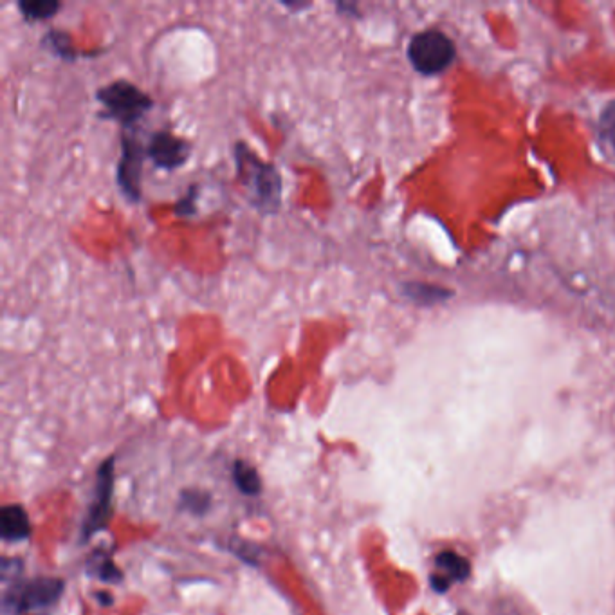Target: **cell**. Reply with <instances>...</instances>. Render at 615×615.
I'll return each instance as SVG.
<instances>
[{"mask_svg": "<svg viewBox=\"0 0 615 615\" xmlns=\"http://www.w3.org/2000/svg\"><path fill=\"white\" fill-rule=\"evenodd\" d=\"M599 130H601L603 138L615 148V101H612L601 114Z\"/></svg>", "mask_w": 615, "mask_h": 615, "instance_id": "cell-14", "label": "cell"}, {"mask_svg": "<svg viewBox=\"0 0 615 615\" xmlns=\"http://www.w3.org/2000/svg\"><path fill=\"white\" fill-rule=\"evenodd\" d=\"M89 574L96 576L101 581H112V583H116V581L121 579L120 570L107 556H101V558L98 556L96 563L92 561L91 565H89Z\"/></svg>", "mask_w": 615, "mask_h": 615, "instance_id": "cell-13", "label": "cell"}, {"mask_svg": "<svg viewBox=\"0 0 615 615\" xmlns=\"http://www.w3.org/2000/svg\"><path fill=\"white\" fill-rule=\"evenodd\" d=\"M64 592V581L56 578H35L29 581H13L4 590L2 608L4 614H26L55 605Z\"/></svg>", "mask_w": 615, "mask_h": 615, "instance_id": "cell-3", "label": "cell"}, {"mask_svg": "<svg viewBox=\"0 0 615 615\" xmlns=\"http://www.w3.org/2000/svg\"><path fill=\"white\" fill-rule=\"evenodd\" d=\"M20 15L28 22H42L55 17L62 10V2L58 0H20L17 2Z\"/></svg>", "mask_w": 615, "mask_h": 615, "instance_id": "cell-10", "label": "cell"}, {"mask_svg": "<svg viewBox=\"0 0 615 615\" xmlns=\"http://www.w3.org/2000/svg\"><path fill=\"white\" fill-rule=\"evenodd\" d=\"M195 199H197V186H190L183 199H179V202L175 204V215H179V217H192L193 213H195Z\"/></svg>", "mask_w": 615, "mask_h": 615, "instance_id": "cell-15", "label": "cell"}, {"mask_svg": "<svg viewBox=\"0 0 615 615\" xmlns=\"http://www.w3.org/2000/svg\"><path fill=\"white\" fill-rule=\"evenodd\" d=\"M112 462L114 460L109 459L103 462L100 471H98V482H96V493H94V500L89 507V513H87V520L83 525V533L85 536H91L103 529V525L109 518V511H111V498H112V482H114V471H112Z\"/></svg>", "mask_w": 615, "mask_h": 615, "instance_id": "cell-7", "label": "cell"}, {"mask_svg": "<svg viewBox=\"0 0 615 615\" xmlns=\"http://www.w3.org/2000/svg\"><path fill=\"white\" fill-rule=\"evenodd\" d=\"M0 531L4 542H22L31 534L28 513L20 505H6L0 516Z\"/></svg>", "mask_w": 615, "mask_h": 615, "instance_id": "cell-9", "label": "cell"}, {"mask_svg": "<svg viewBox=\"0 0 615 615\" xmlns=\"http://www.w3.org/2000/svg\"><path fill=\"white\" fill-rule=\"evenodd\" d=\"M237 177L249 204L262 215H275L282 206V175L273 163L258 157L248 143L239 141L233 147Z\"/></svg>", "mask_w": 615, "mask_h": 615, "instance_id": "cell-1", "label": "cell"}, {"mask_svg": "<svg viewBox=\"0 0 615 615\" xmlns=\"http://www.w3.org/2000/svg\"><path fill=\"white\" fill-rule=\"evenodd\" d=\"M408 60L417 73L426 76L439 74L453 64L455 46L442 31H421L408 44Z\"/></svg>", "mask_w": 615, "mask_h": 615, "instance_id": "cell-4", "label": "cell"}, {"mask_svg": "<svg viewBox=\"0 0 615 615\" xmlns=\"http://www.w3.org/2000/svg\"><path fill=\"white\" fill-rule=\"evenodd\" d=\"M42 46L49 49L58 58L67 60V62H73L78 56V51L74 49L73 42H71V35L65 33V31H60V29L47 31L42 38Z\"/></svg>", "mask_w": 615, "mask_h": 615, "instance_id": "cell-11", "label": "cell"}, {"mask_svg": "<svg viewBox=\"0 0 615 615\" xmlns=\"http://www.w3.org/2000/svg\"><path fill=\"white\" fill-rule=\"evenodd\" d=\"M96 100L103 107L100 118L120 123L123 130H132L152 107L154 100L136 83L116 80L96 91Z\"/></svg>", "mask_w": 615, "mask_h": 615, "instance_id": "cell-2", "label": "cell"}, {"mask_svg": "<svg viewBox=\"0 0 615 615\" xmlns=\"http://www.w3.org/2000/svg\"><path fill=\"white\" fill-rule=\"evenodd\" d=\"M192 145L168 130H157L147 143V157L156 168L172 172L188 163Z\"/></svg>", "mask_w": 615, "mask_h": 615, "instance_id": "cell-6", "label": "cell"}, {"mask_svg": "<svg viewBox=\"0 0 615 615\" xmlns=\"http://www.w3.org/2000/svg\"><path fill=\"white\" fill-rule=\"evenodd\" d=\"M147 157V147L139 143L132 130L121 134V157L116 168V181L130 202L141 201V172Z\"/></svg>", "mask_w": 615, "mask_h": 615, "instance_id": "cell-5", "label": "cell"}, {"mask_svg": "<svg viewBox=\"0 0 615 615\" xmlns=\"http://www.w3.org/2000/svg\"><path fill=\"white\" fill-rule=\"evenodd\" d=\"M233 480L244 495L255 496L262 489L257 469L249 466L246 462H242V460L235 462V466H233Z\"/></svg>", "mask_w": 615, "mask_h": 615, "instance_id": "cell-12", "label": "cell"}, {"mask_svg": "<svg viewBox=\"0 0 615 615\" xmlns=\"http://www.w3.org/2000/svg\"><path fill=\"white\" fill-rule=\"evenodd\" d=\"M469 576V563L464 560L457 552H441L435 558V569H433L432 581L433 588L439 592H446L455 583L466 581Z\"/></svg>", "mask_w": 615, "mask_h": 615, "instance_id": "cell-8", "label": "cell"}]
</instances>
